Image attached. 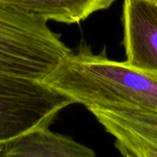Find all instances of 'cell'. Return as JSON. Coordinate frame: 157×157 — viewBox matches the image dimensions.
Wrapping results in <instances>:
<instances>
[{
    "label": "cell",
    "instance_id": "8",
    "mask_svg": "<svg viewBox=\"0 0 157 157\" xmlns=\"http://www.w3.org/2000/svg\"><path fill=\"white\" fill-rule=\"evenodd\" d=\"M155 1H156V2H157V0H155Z\"/></svg>",
    "mask_w": 157,
    "mask_h": 157
},
{
    "label": "cell",
    "instance_id": "3",
    "mask_svg": "<svg viewBox=\"0 0 157 157\" xmlns=\"http://www.w3.org/2000/svg\"><path fill=\"white\" fill-rule=\"evenodd\" d=\"M74 100L41 82L0 73V144L35 128L49 127Z\"/></svg>",
    "mask_w": 157,
    "mask_h": 157
},
{
    "label": "cell",
    "instance_id": "6",
    "mask_svg": "<svg viewBox=\"0 0 157 157\" xmlns=\"http://www.w3.org/2000/svg\"><path fill=\"white\" fill-rule=\"evenodd\" d=\"M45 20L75 24L108 9L116 0H0Z\"/></svg>",
    "mask_w": 157,
    "mask_h": 157
},
{
    "label": "cell",
    "instance_id": "5",
    "mask_svg": "<svg viewBox=\"0 0 157 157\" xmlns=\"http://www.w3.org/2000/svg\"><path fill=\"white\" fill-rule=\"evenodd\" d=\"M1 156L94 157L95 153L49 127H35L6 143Z\"/></svg>",
    "mask_w": 157,
    "mask_h": 157
},
{
    "label": "cell",
    "instance_id": "2",
    "mask_svg": "<svg viewBox=\"0 0 157 157\" xmlns=\"http://www.w3.org/2000/svg\"><path fill=\"white\" fill-rule=\"evenodd\" d=\"M44 18L0 1V73L41 82L72 50Z\"/></svg>",
    "mask_w": 157,
    "mask_h": 157
},
{
    "label": "cell",
    "instance_id": "4",
    "mask_svg": "<svg viewBox=\"0 0 157 157\" xmlns=\"http://www.w3.org/2000/svg\"><path fill=\"white\" fill-rule=\"evenodd\" d=\"M124 63L157 76V2L124 0L122 10Z\"/></svg>",
    "mask_w": 157,
    "mask_h": 157
},
{
    "label": "cell",
    "instance_id": "7",
    "mask_svg": "<svg viewBox=\"0 0 157 157\" xmlns=\"http://www.w3.org/2000/svg\"><path fill=\"white\" fill-rule=\"evenodd\" d=\"M3 147H4V144H0V157H1L2 151H3Z\"/></svg>",
    "mask_w": 157,
    "mask_h": 157
},
{
    "label": "cell",
    "instance_id": "1",
    "mask_svg": "<svg viewBox=\"0 0 157 157\" xmlns=\"http://www.w3.org/2000/svg\"><path fill=\"white\" fill-rule=\"evenodd\" d=\"M41 83L89 110L122 156L157 157V76L82 43Z\"/></svg>",
    "mask_w": 157,
    "mask_h": 157
}]
</instances>
